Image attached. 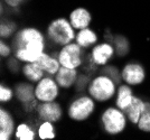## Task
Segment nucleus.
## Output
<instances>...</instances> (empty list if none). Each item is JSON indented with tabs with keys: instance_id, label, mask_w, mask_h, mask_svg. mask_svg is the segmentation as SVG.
Masks as SVG:
<instances>
[{
	"instance_id": "nucleus-8",
	"label": "nucleus",
	"mask_w": 150,
	"mask_h": 140,
	"mask_svg": "<svg viewBox=\"0 0 150 140\" xmlns=\"http://www.w3.org/2000/svg\"><path fill=\"white\" fill-rule=\"evenodd\" d=\"M35 111L40 121H50L56 123L63 117L62 105L56 101L39 102Z\"/></svg>"
},
{
	"instance_id": "nucleus-4",
	"label": "nucleus",
	"mask_w": 150,
	"mask_h": 140,
	"mask_svg": "<svg viewBox=\"0 0 150 140\" xmlns=\"http://www.w3.org/2000/svg\"><path fill=\"white\" fill-rule=\"evenodd\" d=\"M127 115L118 107H109L101 115V123L106 134L117 136L127 128Z\"/></svg>"
},
{
	"instance_id": "nucleus-26",
	"label": "nucleus",
	"mask_w": 150,
	"mask_h": 140,
	"mask_svg": "<svg viewBox=\"0 0 150 140\" xmlns=\"http://www.w3.org/2000/svg\"><path fill=\"white\" fill-rule=\"evenodd\" d=\"M11 51H13V48L9 45L6 44L4 40L0 42V55H1V57H8L10 55Z\"/></svg>"
},
{
	"instance_id": "nucleus-10",
	"label": "nucleus",
	"mask_w": 150,
	"mask_h": 140,
	"mask_svg": "<svg viewBox=\"0 0 150 140\" xmlns=\"http://www.w3.org/2000/svg\"><path fill=\"white\" fill-rule=\"evenodd\" d=\"M114 54V48L110 43H101V44L94 45L91 56L93 58L94 63L100 66H105L108 62L112 58Z\"/></svg>"
},
{
	"instance_id": "nucleus-13",
	"label": "nucleus",
	"mask_w": 150,
	"mask_h": 140,
	"mask_svg": "<svg viewBox=\"0 0 150 140\" xmlns=\"http://www.w3.org/2000/svg\"><path fill=\"white\" fill-rule=\"evenodd\" d=\"M69 21L75 29L80 30L83 28H88L91 21H92V16L88 9L83 7H77L72 13H69Z\"/></svg>"
},
{
	"instance_id": "nucleus-3",
	"label": "nucleus",
	"mask_w": 150,
	"mask_h": 140,
	"mask_svg": "<svg viewBox=\"0 0 150 140\" xmlns=\"http://www.w3.org/2000/svg\"><path fill=\"white\" fill-rule=\"evenodd\" d=\"M88 92L96 102H106L117 94V83L110 76L101 74L91 80Z\"/></svg>"
},
{
	"instance_id": "nucleus-23",
	"label": "nucleus",
	"mask_w": 150,
	"mask_h": 140,
	"mask_svg": "<svg viewBox=\"0 0 150 140\" xmlns=\"http://www.w3.org/2000/svg\"><path fill=\"white\" fill-rule=\"evenodd\" d=\"M102 74H105V75H108V76H110L114 82L117 83V84H119L120 80H122L121 73H119L118 69L114 67V66H112V65L105 66V67L102 70Z\"/></svg>"
},
{
	"instance_id": "nucleus-11",
	"label": "nucleus",
	"mask_w": 150,
	"mask_h": 140,
	"mask_svg": "<svg viewBox=\"0 0 150 140\" xmlns=\"http://www.w3.org/2000/svg\"><path fill=\"white\" fill-rule=\"evenodd\" d=\"M77 77L79 74L76 69H69L65 66H61L58 72L55 74V81L61 89L67 90L76 83Z\"/></svg>"
},
{
	"instance_id": "nucleus-2",
	"label": "nucleus",
	"mask_w": 150,
	"mask_h": 140,
	"mask_svg": "<svg viewBox=\"0 0 150 140\" xmlns=\"http://www.w3.org/2000/svg\"><path fill=\"white\" fill-rule=\"evenodd\" d=\"M47 40L54 46H65L72 43L76 37L75 28L72 26L69 19L59 17L52 20L46 29Z\"/></svg>"
},
{
	"instance_id": "nucleus-17",
	"label": "nucleus",
	"mask_w": 150,
	"mask_h": 140,
	"mask_svg": "<svg viewBox=\"0 0 150 140\" xmlns=\"http://www.w3.org/2000/svg\"><path fill=\"white\" fill-rule=\"evenodd\" d=\"M15 95L20 103L33 101L36 99L35 88L30 83H18L15 85Z\"/></svg>"
},
{
	"instance_id": "nucleus-12",
	"label": "nucleus",
	"mask_w": 150,
	"mask_h": 140,
	"mask_svg": "<svg viewBox=\"0 0 150 140\" xmlns=\"http://www.w3.org/2000/svg\"><path fill=\"white\" fill-rule=\"evenodd\" d=\"M15 120L6 109L0 110V139L9 140L15 134Z\"/></svg>"
},
{
	"instance_id": "nucleus-28",
	"label": "nucleus",
	"mask_w": 150,
	"mask_h": 140,
	"mask_svg": "<svg viewBox=\"0 0 150 140\" xmlns=\"http://www.w3.org/2000/svg\"><path fill=\"white\" fill-rule=\"evenodd\" d=\"M16 1H17V2H18V4H21V2H23V1H24V0H16Z\"/></svg>"
},
{
	"instance_id": "nucleus-27",
	"label": "nucleus",
	"mask_w": 150,
	"mask_h": 140,
	"mask_svg": "<svg viewBox=\"0 0 150 140\" xmlns=\"http://www.w3.org/2000/svg\"><path fill=\"white\" fill-rule=\"evenodd\" d=\"M6 2H7V5L10 7H17L19 5L16 0H6Z\"/></svg>"
},
{
	"instance_id": "nucleus-5",
	"label": "nucleus",
	"mask_w": 150,
	"mask_h": 140,
	"mask_svg": "<svg viewBox=\"0 0 150 140\" xmlns=\"http://www.w3.org/2000/svg\"><path fill=\"white\" fill-rule=\"evenodd\" d=\"M95 110V100L91 95H82L71 102L67 108L69 119L77 122L88 120Z\"/></svg>"
},
{
	"instance_id": "nucleus-25",
	"label": "nucleus",
	"mask_w": 150,
	"mask_h": 140,
	"mask_svg": "<svg viewBox=\"0 0 150 140\" xmlns=\"http://www.w3.org/2000/svg\"><path fill=\"white\" fill-rule=\"evenodd\" d=\"M13 98V91L9 86H6L4 83L0 85V102L6 103L11 101Z\"/></svg>"
},
{
	"instance_id": "nucleus-1",
	"label": "nucleus",
	"mask_w": 150,
	"mask_h": 140,
	"mask_svg": "<svg viewBox=\"0 0 150 140\" xmlns=\"http://www.w3.org/2000/svg\"><path fill=\"white\" fill-rule=\"evenodd\" d=\"M11 48L13 57L20 62H36L45 52L46 38L36 27H25L15 34Z\"/></svg>"
},
{
	"instance_id": "nucleus-22",
	"label": "nucleus",
	"mask_w": 150,
	"mask_h": 140,
	"mask_svg": "<svg viewBox=\"0 0 150 140\" xmlns=\"http://www.w3.org/2000/svg\"><path fill=\"white\" fill-rule=\"evenodd\" d=\"M138 129L142 132H150V102H144V109L138 121Z\"/></svg>"
},
{
	"instance_id": "nucleus-24",
	"label": "nucleus",
	"mask_w": 150,
	"mask_h": 140,
	"mask_svg": "<svg viewBox=\"0 0 150 140\" xmlns=\"http://www.w3.org/2000/svg\"><path fill=\"white\" fill-rule=\"evenodd\" d=\"M15 30H16V25L13 23H10V21L2 23L1 27H0V36L2 38H5V37L8 38L15 33Z\"/></svg>"
},
{
	"instance_id": "nucleus-19",
	"label": "nucleus",
	"mask_w": 150,
	"mask_h": 140,
	"mask_svg": "<svg viewBox=\"0 0 150 140\" xmlns=\"http://www.w3.org/2000/svg\"><path fill=\"white\" fill-rule=\"evenodd\" d=\"M133 98V91L131 85L129 84H121L117 90V100H115V107L125 110L132 101Z\"/></svg>"
},
{
	"instance_id": "nucleus-18",
	"label": "nucleus",
	"mask_w": 150,
	"mask_h": 140,
	"mask_svg": "<svg viewBox=\"0 0 150 140\" xmlns=\"http://www.w3.org/2000/svg\"><path fill=\"white\" fill-rule=\"evenodd\" d=\"M98 40H99L98 35L90 27L80 29L76 34V37H75V42L80 45L82 48H88V47L96 44Z\"/></svg>"
},
{
	"instance_id": "nucleus-7",
	"label": "nucleus",
	"mask_w": 150,
	"mask_h": 140,
	"mask_svg": "<svg viewBox=\"0 0 150 140\" xmlns=\"http://www.w3.org/2000/svg\"><path fill=\"white\" fill-rule=\"evenodd\" d=\"M58 84L50 76H44L35 86V95L39 102L55 101L59 94Z\"/></svg>"
},
{
	"instance_id": "nucleus-16",
	"label": "nucleus",
	"mask_w": 150,
	"mask_h": 140,
	"mask_svg": "<svg viewBox=\"0 0 150 140\" xmlns=\"http://www.w3.org/2000/svg\"><path fill=\"white\" fill-rule=\"evenodd\" d=\"M37 64L44 70V72L46 73V75H55L59 67H61V64H59V61L58 58H55L54 56H52L47 53H43L42 56L38 58Z\"/></svg>"
},
{
	"instance_id": "nucleus-9",
	"label": "nucleus",
	"mask_w": 150,
	"mask_h": 140,
	"mask_svg": "<svg viewBox=\"0 0 150 140\" xmlns=\"http://www.w3.org/2000/svg\"><path fill=\"white\" fill-rule=\"evenodd\" d=\"M121 77L127 84L136 86L140 85L146 78L144 69L138 63H128L121 71Z\"/></svg>"
},
{
	"instance_id": "nucleus-21",
	"label": "nucleus",
	"mask_w": 150,
	"mask_h": 140,
	"mask_svg": "<svg viewBox=\"0 0 150 140\" xmlns=\"http://www.w3.org/2000/svg\"><path fill=\"white\" fill-rule=\"evenodd\" d=\"M38 137L40 140H52L56 137L54 123L50 121H42L38 126Z\"/></svg>"
},
{
	"instance_id": "nucleus-14",
	"label": "nucleus",
	"mask_w": 150,
	"mask_h": 140,
	"mask_svg": "<svg viewBox=\"0 0 150 140\" xmlns=\"http://www.w3.org/2000/svg\"><path fill=\"white\" fill-rule=\"evenodd\" d=\"M144 109V101L139 98V96L133 95L131 103L123 110L128 120L131 122L132 124H138V121L140 119V115L142 113Z\"/></svg>"
},
{
	"instance_id": "nucleus-15",
	"label": "nucleus",
	"mask_w": 150,
	"mask_h": 140,
	"mask_svg": "<svg viewBox=\"0 0 150 140\" xmlns=\"http://www.w3.org/2000/svg\"><path fill=\"white\" fill-rule=\"evenodd\" d=\"M21 72L24 76L31 83H37L44 76H46V73L44 70L37 64V62H28L24 63Z\"/></svg>"
},
{
	"instance_id": "nucleus-6",
	"label": "nucleus",
	"mask_w": 150,
	"mask_h": 140,
	"mask_svg": "<svg viewBox=\"0 0 150 140\" xmlns=\"http://www.w3.org/2000/svg\"><path fill=\"white\" fill-rule=\"evenodd\" d=\"M57 58L59 61L61 66H65L69 69H79L83 64L82 47L76 42H72L63 46L62 49L58 52Z\"/></svg>"
},
{
	"instance_id": "nucleus-20",
	"label": "nucleus",
	"mask_w": 150,
	"mask_h": 140,
	"mask_svg": "<svg viewBox=\"0 0 150 140\" xmlns=\"http://www.w3.org/2000/svg\"><path fill=\"white\" fill-rule=\"evenodd\" d=\"M34 128L28 123H19L16 128V132H15V138L17 140H34L36 137L35 130H33Z\"/></svg>"
}]
</instances>
